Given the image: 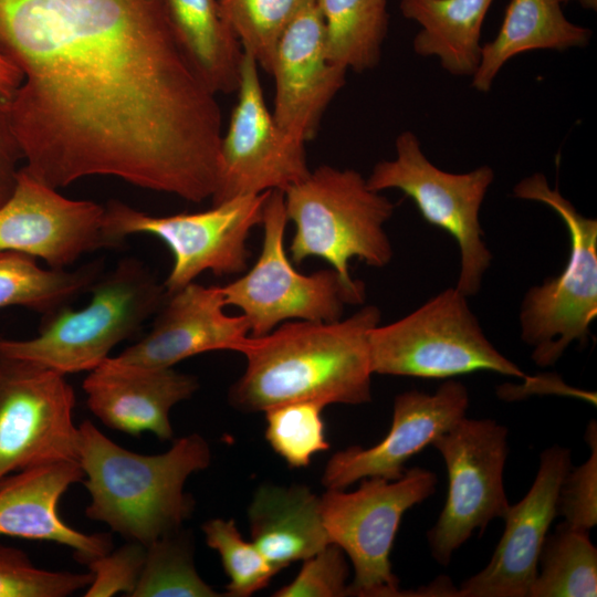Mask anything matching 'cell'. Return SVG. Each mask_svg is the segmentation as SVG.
Listing matches in <instances>:
<instances>
[{
	"mask_svg": "<svg viewBox=\"0 0 597 597\" xmlns=\"http://www.w3.org/2000/svg\"><path fill=\"white\" fill-rule=\"evenodd\" d=\"M0 53L22 75L9 105L33 177L211 198L221 109L163 0H0Z\"/></svg>",
	"mask_w": 597,
	"mask_h": 597,
	"instance_id": "cell-1",
	"label": "cell"
},
{
	"mask_svg": "<svg viewBox=\"0 0 597 597\" xmlns=\"http://www.w3.org/2000/svg\"><path fill=\"white\" fill-rule=\"evenodd\" d=\"M380 318V310L367 305L344 320L291 321L263 336L250 335L241 350L247 366L230 388V404L256 412L296 401L369 402V333Z\"/></svg>",
	"mask_w": 597,
	"mask_h": 597,
	"instance_id": "cell-2",
	"label": "cell"
},
{
	"mask_svg": "<svg viewBox=\"0 0 597 597\" xmlns=\"http://www.w3.org/2000/svg\"><path fill=\"white\" fill-rule=\"evenodd\" d=\"M210 461L209 443L198 433L146 455L118 446L90 420L78 426V463L91 499L85 515L145 546L182 528L195 505L185 483Z\"/></svg>",
	"mask_w": 597,
	"mask_h": 597,
	"instance_id": "cell-3",
	"label": "cell"
},
{
	"mask_svg": "<svg viewBox=\"0 0 597 597\" xmlns=\"http://www.w3.org/2000/svg\"><path fill=\"white\" fill-rule=\"evenodd\" d=\"M88 291L85 306L67 305L43 315L36 336L0 338V357L32 362L62 375L90 371L117 344L137 334L168 295L164 283L133 256L102 273Z\"/></svg>",
	"mask_w": 597,
	"mask_h": 597,
	"instance_id": "cell-4",
	"label": "cell"
},
{
	"mask_svg": "<svg viewBox=\"0 0 597 597\" xmlns=\"http://www.w3.org/2000/svg\"><path fill=\"white\" fill-rule=\"evenodd\" d=\"M283 195L287 220L295 228L289 248L294 263L321 258L353 283L350 259L375 268L390 262L392 247L384 226L395 205L370 189L358 171L322 165Z\"/></svg>",
	"mask_w": 597,
	"mask_h": 597,
	"instance_id": "cell-5",
	"label": "cell"
},
{
	"mask_svg": "<svg viewBox=\"0 0 597 597\" xmlns=\"http://www.w3.org/2000/svg\"><path fill=\"white\" fill-rule=\"evenodd\" d=\"M523 200L553 209L569 234V256L564 270L541 285L531 287L520 308L522 341L533 348L537 366H553L566 348L587 344L597 316V220L579 213L545 176L533 174L519 181L512 192Z\"/></svg>",
	"mask_w": 597,
	"mask_h": 597,
	"instance_id": "cell-6",
	"label": "cell"
},
{
	"mask_svg": "<svg viewBox=\"0 0 597 597\" xmlns=\"http://www.w3.org/2000/svg\"><path fill=\"white\" fill-rule=\"evenodd\" d=\"M374 374L449 379L479 370L525 378L484 335L467 296L449 287L369 333Z\"/></svg>",
	"mask_w": 597,
	"mask_h": 597,
	"instance_id": "cell-7",
	"label": "cell"
},
{
	"mask_svg": "<svg viewBox=\"0 0 597 597\" xmlns=\"http://www.w3.org/2000/svg\"><path fill=\"white\" fill-rule=\"evenodd\" d=\"M287 222L283 191H270L258 260L242 276L220 286L226 306L242 312L253 337L286 321L335 322L342 318L346 305L365 301L364 283H348L332 268L311 274L295 270L284 247Z\"/></svg>",
	"mask_w": 597,
	"mask_h": 597,
	"instance_id": "cell-8",
	"label": "cell"
},
{
	"mask_svg": "<svg viewBox=\"0 0 597 597\" xmlns=\"http://www.w3.org/2000/svg\"><path fill=\"white\" fill-rule=\"evenodd\" d=\"M270 191L237 197L205 211L151 216L122 201L104 206V233L112 248L132 234L146 233L161 240L172 254V266L164 282L172 293L206 271L230 275L245 270L250 259L248 238L262 222Z\"/></svg>",
	"mask_w": 597,
	"mask_h": 597,
	"instance_id": "cell-9",
	"label": "cell"
},
{
	"mask_svg": "<svg viewBox=\"0 0 597 597\" xmlns=\"http://www.w3.org/2000/svg\"><path fill=\"white\" fill-rule=\"evenodd\" d=\"M396 157L377 163L367 185L375 191L398 189L409 197L422 218L453 237L460 250V272L455 289L467 297L475 295L492 254L483 241L480 209L494 180V171L480 166L453 174L433 165L411 130L395 140Z\"/></svg>",
	"mask_w": 597,
	"mask_h": 597,
	"instance_id": "cell-10",
	"label": "cell"
},
{
	"mask_svg": "<svg viewBox=\"0 0 597 597\" xmlns=\"http://www.w3.org/2000/svg\"><path fill=\"white\" fill-rule=\"evenodd\" d=\"M437 475L423 468L397 480L365 478L353 492L327 489L321 496L329 542L350 559L354 579L349 596H402L391 570L390 552L402 515L436 491Z\"/></svg>",
	"mask_w": 597,
	"mask_h": 597,
	"instance_id": "cell-11",
	"label": "cell"
},
{
	"mask_svg": "<svg viewBox=\"0 0 597 597\" xmlns=\"http://www.w3.org/2000/svg\"><path fill=\"white\" fill-rule=\"evenodd\" d=\"M431 444L447 467L448 496L427 538L432 557L447 566L476 528L503 519L510 507L503 482L507 429L492 419L463 417Z\"/></svg>",
	"mask_w": 597,
	"mask_h": 597,
	"instance_id": "cell-12",
	"label": "cell"
},
{
	"mask_svg": "<svg viewBox=\"0 0 597 597\" xmlns=\"http://www.w3.org/2000/svg\"><path fill=\"white\" fill-rule=\"evenodd\" d=\"M73 387L55 370L0 357V481L56 461L78 462Z\"/></svg>",
	"mask_w": 597,
	"mask_h": 597,
	"instance_id": "cell-13",
	"label": "cell"
},
{
	"mask_svg": "<svg viewBox=\"0 0 597 597\" xmlns=\"http://www.w3.org/2000/svg\"><path fill=\"white\" fill-rule=\"evenodd\" d=\"M258 66L243 52L238 101L220 140L212 205L241 196L284 191L311 171L305 142L281 129L269 111Z\"/></svg>",
	"mask_w": 597,
	"mask_h": 597,
	"instance_id": "cell-14",
	"label": "cell"
},
{
	"mask_svg": "<svg viewBox=\"0 0 597 597\" xmlns=\"http://www.w3.org/2000/svg\"><path fill=\"white\" fill-rule=\"evenodd\" d=\"M103 220L104 206L69 199L22 166L12 195L0 207V251L65 270L85 253L112 248Z\"/></svg>",
	"mask_w": 597,
	"mask_h": 597,
	"instance_id": "cell-15",
	"label": "cell"
},
{
	"mask_svg": "<svg viewBox=\"0 0 597 597\" xmlns=\"http://www.w3.org/2000/svg\"><path fill=\"white\" fill-rule=\"evenodd\" d=\"M570 469V451L552 446L540 455L535 480L525 496L510 505L504 532L489 564L455 591L465 597H528L538 556L557 516L562 482Z\"/></svg>",
	"mask_w": 597,
	"mask_h": 597,
	"instance_id": "cell-16",
	"label": "cell"
},
{
	"mask_svg": "<svg viewBox=\"0 0 597 597\" xmlns=\"http://www.w3.org/2000/svg\"><path fill=\"white\" fill-rule=\"evenodd\" d=\"M469 401L467 387L451 378L434 394H399L387 436L368 449L353 446L334 453L324 469L323 484L345 490L365 478L399 479L407 470V461L465 417Z\"/></svg>",
	"mask_w": 597,
	"mask_h": 597,
	"instance_id": "cell-17",
	"label": "cell"
},
{
	"mask_svg": "<svg viewBox=\"0 0 597 597\" xmlns=\"http://www.w3.org/2000/svg\"><path fill=\"white\" fill-rule=\"evenodd\" d=\"M346 72L327 59L324 23L313 0L287 27L273 56L269 74L275 82L277 126L305 143L313 139Z\"/></svg>",
	"mask_w": 597,
	"mask_h": 597,
	"instance_id": "cell-18",
	"label": "cell"
},
{
	"mask_svg": "<svg viewBox=\"0 0 597 597\" xmlns=\"http://www.w3.org/2000/svg\"><path fill=\"white\" fill-rule=\"evenodd\" d=\"M220 286L191 282L169 293L150 331L117 359L147 367H174L189 357L214 350L241 353L250 328L241 314L230 316Z\"/></svg>",
	"mask_w": 597,
	"mask_h": 597,
	"instance_id": "cell-19",
	"label": "cell"
},
{
	"mask_svg": "<svg viewBox=\"0 0 597 597\" xmlns=\"http://www.w3.org/2000/svg\"><path fill=\"white\" fill-rule=\"evenodd\" d=\"M86 404L106 427L127 434L150 432L170 440L171 408L198 389L196 377L172 367H147L107 357L83 381Z\"/></svg>",
	"mask_w": 597,
	"mask_h": 597,
	"instance_id": "cell-20",
	"label": "cell"
},
{
	"mask_svg": "<svg viewBox=\"0 0 597 597\" xmlns=\"http://www.w3.org/2000/svg\"><path fill=\"white\" fill-rule=\"evenodd\" d=\"M83 479L77 461L39 464L3 478L0 481V535L66 546L85 565L108 553L113 548L108 533L80 532L60 516L61 498Z\"/></svg>",
	"mask_w": 597,
	"mask_h": 597,
	"instance_id": "cell-21",
	"label": "cell"
},
{
	"mask_svg": "<svg viewBox=\"0 0 597 597\" xmlns=\"http://www.w3.org/2000/svg\"><path fill=\"white\" fill-rule=\"evenodd\" d=\"M251 541L277 569L331 544L321 496L306 485L260 486L248 510Z\"/></svg>",
	"mask_w": 597,
	"mask_h": 597,
	"instance_id": "cell-22",
	"label": "cell"
},
{
	"mask_svg": "<svg viewBox=\"0 0 597 597\" xmlns=\"http://www.w3.org/2000/svg\"><path fill=\"white\" fill-rule=\"evenodd\" d=\"M561 3L559 0H511L496 36L482 45L472 86L488 93L504 64L520 53L585 48L591 30L568 21Z\"/></svg>",
	"mask_w": 597,
	"mask_h": 597,
	"instance_id": "cell-23",
	"label": "cell"
},
{
	"mask_svg": "<svg viewBox=\"0 0 597 597\" xmlns=\"http://www.w3.org/2000/svg\"><path fill=\"white\" fill-rule=\"evenodd\" d=\"M493 0H399L402 15L420 24L415 53L434 56L454 76L474 74L482 45L481 29Z\"/></svg>",
	"mask_w": 597,
	"mask_h": 597,
	"instance_id": "cell-24",
	"label": "cell"
},
{
	"mask_svg": "<svg viewBox=\"0 0 597 597\" xmlns=\"http://www.w3.org/2000/svg\"><path fill=\"white\" fill-rule=\"evenodd\" d=\"M175 35L214 94L235 93L243 50L218 0H163Z\"/></svg>",
	"mask_w": 597,
	"mask_h": 597,
	"instance_id": "cell-25",
	"label": "cell"
},
{
	"mask_svg": "<svg viewBox=\"0 0 597 597\" xmlns=\"http://www.w3.org/2000/svg\"><path fill=\"white\" fill-rule=\"evenodd\" d=\"M103 265L96 260L71 271L44 269L32 256L0 251V308L22 306L50 314L88 291Z\"/></svg>",
	"mask_w": 597,
	"mask_h": 597,
	"instance_id": "cell-26",
	"label": "cell"
},
{
	"mask_svg": "<svg viewBox=\"0 0 597 597\" xmlns=\"http://www.w3.org/2000/svg\"><path fill=\"white\" fill-rule=\"evenodd\" d=\"M329 62L362 73L376 67L387 35V0H315Z\"/></svg>",
	"mask_w": 597,
	"mask_h": 597,
	"instance_id": "cell-27",
	"label": "cell"
},
{
	"mask_svg": "<svg viewBox=\"0 0 597 597\" xmlns=\"http://www.w3.org/2000/svg\"><path fill=\"white\" fill-rule=\"evenodd\" d=\"M597 549L589 532L559 523L542 546L528 597H595Z\"/></svg>",
	"mask_w": 597,
	"mask_h": 597,
	"instance_id": "cell-28",
	"label": "cell"
},
{
	"mask_svg": "<svg viewBox=\"0 0 597 597\" xmlns=\"http://www.w3.org/2000/svg\"><path fill=\"white\" fill-rule=\"evenodd\" d=\"M198 574L192 540L184 528L146 546L143 569L132 597H219Z\"/></svg>",
	"mask_w": 597,
	"mask_h": 597,
	"instance_id": "cell-29",
	"label": "cell"
},
{
	"mask_svg": "<svg viewBox=\"0 0 597 597\" xmlns=\"http://www.w3.org/2000/svg\"><path fill=\"white\" fill-rule=\"evenodd\" d=\"M313 0H218L222 17L243 52L266 73L283 33Z\"/></svg>",
	"mask_w": 597,
	"mask_h": 597,
	"instance_id": "cell-30",
	"label": "cell"
},
{
	"mask_svg": "<svg viewBox=\"0 0 597 597\" xmlns=\"http://www.w3.org/2000/svg\"><path fill=\"white\" fill-rule=\"evenodd\" d=\"M324 406L296 401L265 410V439L290 468L310 465L314 454L329 449L322 418Z\"/></svg>",
	"mask_w": 597,
	"mask_h": 597,
	"instance_id": "cell-31",
	"label": "cell"
},
{
	"mask_svg": "<svg viewBox=\"0 0 597 597\" xmlns=\"http://www.w3.org/2000/svg\"><path fill=\"white\" fill-rule=\"evenodd\" d=\"M202 531L207 545L218 552L229 577L224 596L248 597L264 588L280 572L252 541L242 537L233 520H208Z\"/></svg>",
	"mask_w": 597,
	"mask_h": 597,
	"instance_id": "cell-32",
	"label": "cell"
},
{
	"mask_svg": "<svg viewBox=\"0 0 597 597\" xmlns=\"http://www.w3.org/2000/svg\"><path fill=\"white\" fill-rule=\"evenodd\" d=\"M92 574L38 567L21 549L0 543V597H67L86 589Z\"/></svg>",
	"mask_w": 597,
	"mask_h": 597,
	"instance_id": "cell-33",
	"label": "cell"
},
{
	"mask_svg": "<svg viewBox=\"0 0 597 597\" xmlns=\"http://www.w3.org/2000/svg\"><path fill=\"white\" fill-rule=\"evenodd\" d=\"M590 447L587 461L565 475L557 499V515L567 525L589 532L597 524V426L591 420L585 432Z\"/></svg>",
	"mask_w": 597,
	"mask_h": 597,
	"instance_id": "cell-34",
	"label": "cell"
},
{
	"mask_svg": "<svg viewBox=\"0 0 597 597\" xmlns=\"http://www.w3.org/2000/svg\"><path fill=\"white\" fill-rule=\"evenodd\" d=\"M345 553L328 544L303 561L296 577L277 589L275 597H344L349 596V567Z\"/></svg>",
	"mask_w": 597,
	"mask_h": 597,
	"instance_id": "cell-35",
	"label": "cell"
},
{
	"mask_svg": "<svg viewBox=\"0 0 597 597\" xmlns=\"http://www.w3.org/2000/svg\"><path fill=\"white\" fill-rule=\"evenodd\" d=\"M146 556V546L127 541L118 548L95 558L86 566L92 582L86 597H108L116 594L132 597L138 583Z\"/></svg>",
	"mask_w": 597,
	"mask_h": 597,
	"instance_id": "cell-36",
	"label": "cell"
},
{
	"mask_svg": "<svg viewBox=\"0 0 597 597\" xmlns=\"http://www.w3.org/2000/svg\"><path fill=\"white\" fill-rule=\"evenodd\" d=\"M22 160L23 151L13 127L9 100L0 95V207L15 188Z\"/></svg>",
	"mask_w": 597,
	"mask_h": 597,
	"instance_id": "cell-37",
	"label": "cell"
},
{
	"mask_svg": "<svg viewBox=\"0 0 597 597\" xmlns=\"http://www.w3.org/2000/svg\"><path fill=\"white\" fill-rule=\"evenodd\" d=\"M21 82L22 75L19 70L0 53V95L10 100Z\"/></svg>",
	"mask_w": 597,
	"mask_h": 597,
	"instance_id": "cell-38",
	"label": "cell"
},
{
	"mask_svg": "<svg viewBox=\"0 0 597 597\" xmlns=\"http://www.w3.org/2000/svg\"><path fill=\"white\" fill-rule=\"evenodd\" d=\"M559 1L561 2H568V1H573V0H559ZM575 1H578L583 7L591 9V10H596V8H597V0H575Z\"/></svg>",
	"mask_w": 597,
	"mask_h": 597,
	"instance_id": "cell-39",
	"label": "cell"
}]
</instances>
